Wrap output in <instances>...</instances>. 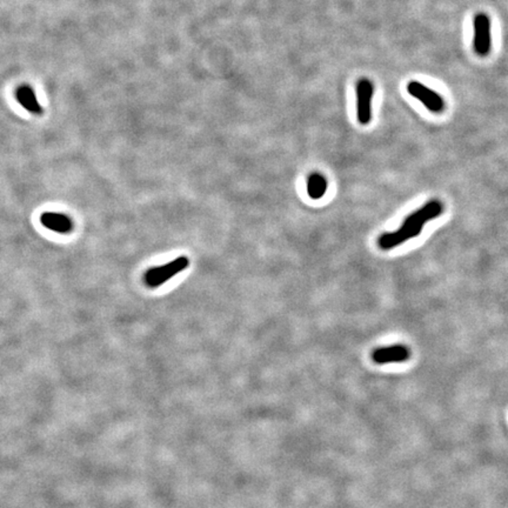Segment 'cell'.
Returning <instances> with one entry per match:
<instances>
[{
	"label": "cell",
	"mask_w": 508,
	"mask_h": 508,
	"mask_svg": "<svg viewBox=\"0 0 508 508\" xmlns=\"http://www.w3.org/2000/svg\"><path fill=\"white\" fill-rule=\"evenodd\" d=\"M407 91L409 95L418 99L420 102H423V106L427 109H430V112L439 113L444 111L445 102L437 92L427 87L426 85H423L420 81H409L407 85Z\"/></svg>",
	"instance_id": "obj_4"
},
{
	"label": "cell",
	"mask_w": 508,
	"mask_h": 508,
	"mask_svg": "<svg viewBox=\"0 0 508 508\" xmlns=\"http://www.w3.org/2000/svg\"><path fill=\"white\" fill-rule=\"evenodd\" d=\"M40 222L53 232L68 233L73 229V222L68 215L54 212H45L40 217Z\"/></svg>",
	"instance_id": "obj_7"
},
{
	"label": "cell",
	"mask_w": 508,
	"mask_h": 508,
	"mask_svg": "<svg viewBox=\"0 0 508 508\" xmlns=\"http://www.w3.org/2000/svg\"><path fill=\"white\" fill-rule=\"evenodd\" d=\"M188 266H190V259L187 257H179L162 266L150 268L144 275L145 284L151 289L159 287L169 279L185 271Z\"/></svg>",
	"instance_id": "obj_2"
},
{
	"label": "cell",
	"mask_w": 508,
	"mask_h": 508,
	"mask_svg": "<svg viewBox=\"0 0 508 508\" xmlns=\"http://www.w3.org/2000/svg\"><path fill=\"white\" fill-rule=\"evenodd\" d=\"M374 86L370 79L361 78L356 85V118L361 125L370 123L372 119V99Z\"/></svg>",
	"instance_id": "obj_3"
},
{
	"label": "cell",
	"mask_w": 508,
	"mask_h": 508,
	"mask_svg": "<svg viewBox=\"0 0 508 508\" xmlns=\"http://www.w3.org/2000/svg\"><path fill=\"white\" fill-rule=\"evenodd\" d=\"M490 19L487 14H476L474 18V49L479 56H485L490 53Z\"/></svg>",
	"instance_id": "obj_5"
},
{
	"label": "cell",
	"mask_w": 508,
	"mask_h": 508,
	"mask_svg": "<svg viewBox=\"0 0 508 508\" xmlns=\"http://www.w3.org/2000/svg\"><path fill=\"white\" fill-rule=\"evenodd\" d=\"M327 190V180L320 173H312L307 179V193L310 199L319 200Z\"/></svg>",
	"instance_id": "obj_9"
},
{
	"label": "cell",
	"mask_w": 508,
	"mask_h": 508,
	"mask_svg": "<svg viewBox=\"0 0 508 508\" xmlns=\"http://www.w3.org/2000/svg\"><path fill=\"white\" fill-rule=\"evenodd\" d=\"M411 358V351L407 346L392 345L374 349L372 360L377 365L404 363Z\"/></svg>",
	"instance_id": "obj_6"
},
{
	"label": "cell",
	"mask_w": 508,
	"mask_h": 508,
	"mask_svg": "<svg viewBox=\"0 0 508 508\" xmlns=\"http://www.w3.org/2000/svg\"><path fill=\"white\" fill-rule=\"evenodd\" d=\"M16 98L25 109L33 114H42V107L35 97V91L28 85H23L16 92Z\"/></svg>",
	"instance_id": "obj_8"
},
{
	"label": "cell",
	"mask_w": 508,
	"mask_h": 508,
	"mask_svg": "<svg viewBox=\"0 0 508 508\" xmlns=\"http://www.w3.org/2000/svg\"><path fill=\"white\" fill-rule=\"evenodd\" d=\"M444 212V204L437 199L428 201L419 210L413 212L404 220L400 229L395 232L384 233L379 236L377 245L381 250H388L416 238L423 231L426 222L437 219Z\"/></svg>",
	"instance_id": "obj_1"
}]
</instances>
